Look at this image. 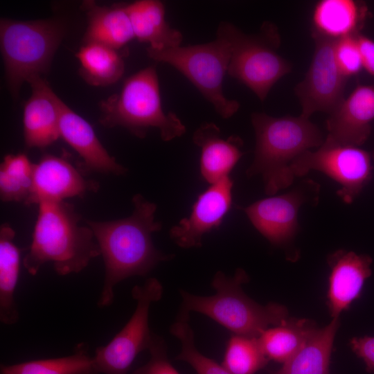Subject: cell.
<instances>
[{
    "label": "cell",
    "mask_w": 374,
    "mask_h": 374,
    "mask_svg": "<svg viewBox=\"0 0 374 374\" xmlns=\"http://www.w3.org/2000/svg\"><path fill=\"white\" fill-rule=\"evenodd\" d=\"M249 280L241 268L231 276L217 271L211 280L215 294L199 296L180 290L181 303L177 316L189 317L190 312H198L233 335L249 337H258L269 326L285 323L288 319L285 306L275 303L260 305L244 292L242 285Z\"/></svg>",
    "instance_id": "277c9868"
},
{
    "label": "cell",
    "mask_w": 374,
    "mask_h": 374,
    "mask_svg": "<svg viewBox=\"0 0 374 374\" xmlns=\"http://www.w3.org/2000/svg\"><path fill=\"white\" fill-rule=\"evenodd\" d=\"M98 188V182L86 179L64 158L45 154L34 163L32 190L26 204L63 202Z\"/></svg>",
    "instance_id": "5bb4252c"
},
{
    "label": "cell",
    "mask_w": 374,
    "mask_h": 374,
    "mask_svg": "<svg viewBox=\"0 0 374 374\" xmlns=\"http://www.w3.org/2000/svg\"><path fill=\"white\" fill-rule=\"evenodd\" d=\"M100 122L104 126H121L137 137L157 128L164 141L181 136L186 127L173 112L166 113L161 105L156 67L150 66L127 78L118 93L100 103Z\"/></svg>",
    "instance_id": "5b68a950"
},
{
    "label": "cell",
    "mask_w": 374,
    "mask_h": 374,
    "mask_svg": "<svg viewBox=\"0 0 374 374\" xmlns=\"http://www.w3.org/2000/svg\"><path fill=\"white\" fill-rule=\"evenodd\" d=\"M76 57L80 64L81 75L93 86L114 84L125 71V63L118 51L103 44L84 43Z\"/></svg>",
    "instance_id": "484cf974"
},
{
    "label": "cell",
    "mask_w": 374,
    "mask_h": 374,
    "mask_svg": "<svg viewBox=\"0 0 374 374\" xmlns=\"http://www.w3.org/2000/svg\"><path fill=\"white\" fill-rule=\"evenodd\" d=\"M1 374H98L86 346L78 345L74 353L66 357L36 359L19 364H1Z\"/></svg>",
    "instance_id": "4316f807"
},
{
    "label": "cell",
    "mask_w": 374,
    "mask_h": 374,
    "mask_svg": "<svg viewBox=\"0 0 374 374\" xmlns=\"http://www.w3.org/2000/svg\"><path fill=\"white\" fill-rule=\"evenodd\" d=\"M339 323V317L333 318L328 325L318 328L294 355L271 374H330L333 341Z\"/></svg>",
    "instance_id": "603a6c76"
},
{
    "label": "cell",
    "mask_w": 374,
    "mask_h": 374,
    "mask_svg": "<svg viewBox=\"0 0 374 374\" xmlns=\"http://www.w3.org/2000/svg\"><path fill=\"white\" fill-rule=\"evenodd\" d=\"M371 155H372V159L374 160V150H373V153H372Z\"/></svg>",
    "instance_id": "e575fe53"
},
{
    "label": "cell",
    "mask_w": 374,
    "mask_h": 374,
    "mask_svg": "<svg viewBox=\"0 0 374 374\" xmlns=\"http://www.w3.org/2000/svg\"><path fill=\"white\" fill-rule=\"evenodd\" d=\"M350 346L353 351L364 362L366 371L374 374V337H353Z\"/></svg>",
    "instance_id": "d6a6232c"
},
{
    "label": "cell",
    "mask_w": 374,
    "mask_h": 374,
    "mask_svg": "<svg viewBox=\"0 0 374 374\" xmlns=\"http://www.w3.org/2000/svg\"><path fill=\"white\" fill-rule=\"evenodd\" d=\"M131 215L116 220H86L98 244L105 264V278L97 302L99 308L109 306L114 299V288L122 280L132 276H144L159 262L173 254L157 249L152 235L159 231L161 223L155 220L157 205L141 194L132 199Z\"/></svg>",
    "instance_id": "6da1fadb"
},
{
    "label": "cell",
    "mask_w": 374,
    "mask_h": 374,
    "mask_svg": "<svg viewBox=\"0 0 374 374\" xmlns=\"http://www.w3.org/2000/svg\"><path fill=\"white\" fill-rule=\"evenodd\" d=\"M147 53L151 59L168 64L183 74L222 118H229L238 111L240 103L227 98L223 92L231 47L220 32L217 31L215 39L209 42L163 51L147 48Z\"/></svg>",
    "instance_id": "ba28073f"
},
{
    "label": "cell",
    "mask_w": 374,
    "mask_h": 374,
    "mask_svg": "<svg viewBox=\"0 0 374 374\" xmlns=\"http://www.w3.org/2000/svg\"><path fill=\"white\" fill-rule=\"evenodd\" d=\"M82 9L88 19L84 43H98L119 51L135 38L125 3L102 6L86 1Z\"/></svg>",
    "instance_id": "7402d4cb"
},
{
    "label": "cell",
    "mask_w": 374,
    "mask_h": 374,
    "mask_svg": "<svg viewBox=\"0 0 374 374\" xmlns=\"http://www.w3.org/2000/svg\"><path fill=\"white\" fill-rule=\"evenodd\" d=\"M134 37L149 44L147 48L163 51L181 46V33L166 20L165 6L158 0H140L125 3Z\"/></svg>",
    "instance_id": "ffe728a7"
},
{
    "label": "cell",
    "mask_w": 374,
    "mask_h": 374,
    "mask_svg": "<svg viewBox=\"0 0 374 374\" xmlns=\"http://www.w3.org/2000/svg\"><path fill=\"white\" fill-rule=\"evenodd\" d=\"M320 192V185L306 178L285 193L271 195L240 208L271 244L287 247L299 231L300 208L305 204L317 206Z\"/></svg>",
    "instance_id": "8fae6325"
},
{
    "label": "cell",
    "mask_w": 374,
    "mask_h": 374,
    "mask_svg": "<svg viewBox=\"0 0 374 374\" xmlns=\"http://www.w3.org/2000/svg\"><path fill=\"white\" fill-rule=\"evenodd\" d=\"M268 362L258 337L232 335L227 341L221 364L232 374H255Z\"/></svg>",
    "instance_id": "f1b7e54d"
},
{
    "label": "cell",
    "mask_w": 374,
    "mask_h": 374,
    "mask_svg": "<svg viewBox=\"0 0 374 374\" xmlns=\"http://www.w3.org/2000/svg\"><path fill=\"white\" fill-rule=\"evenodd\" d=\"M15 231L8 224L0 228V321L17 323L19 313L15 292L20 270V251L14 242Z\"/></svg>",
    "instance_id": "cb8c5ba5"
},
{
    "label": "cell",
    "mask_w": 374,
    "mask_h": 374,
    "mask_svg": "<svg viewBox=\"0 0 374 374\" xmlns=\"http://www.w3.org/2000/svg\"><path fill=\"white\" fill-rule=\"evenodd\" d=\"M233 181L230 177L211 184L195 202L188 217L170 231V238L184 249L200 247L203 236L218 229L231 208Z\"/></svg>",
    "instance_id": "4fadbf2b"
},
{
    "label": "cell",
    "mask_w": 374,
    "mask_h": 374,
    "mask_svg": "<svg viewBox=\"0 0 374 374\" xmlns=\"http://www.w3.org/2000/svg\"><path fill=\"white\" fill-rule=\"evenodd\" d=\"M34 163L24 154L6 155L0 167V197L3 202L26 204L32 190Z\"/></svg>",
    "instance_id": "83f0119b"
},
{
    "label": "cell",
    "mask_w": 374,
    "mask_h": 374,
    "mask_svg": "<svg viewBox=\"0 0 374 374\" xmlns=\"http://www.w3.org/2000/svg\"><path fill=\"white\" fill-rule=\"evenodd\" d=\"M368 15L363 2L354 0H321L313 10L312 33L338 40L360 33Z\"/></svg>",
    "instance_id": "44dd1931"
},
{
    "label": "cell",
    "mask_w": 374,
    "mask_h": 374,
    "mask_svg": "<svg viewBox=\"0 0 374 374\" xmlns=\"http://www.w3.org/2000/svg\"><path fill=\"white\" fill-rule=\"evenodd\" d=\"M148 350L149 361L132 374H180L168 358L167 345L163 337L154 334Z\"/></svg>",
    "instance_id": "1f68e13d"
},
{
    "label": "cell",
    "mask_w": 374,
    "mask_h": 374,
    "mask_svg": "<svg viewBox=\"0 0 374 374\" xmlns=\"http://www.w3.org/2000/svg\"><path fill=\"white\" fill-rule=\"evenodd\" d=\"M251 121L256 145L253 160L246 174L249 177L260 175L265 193L274 195L293 184L296 177L292 163L305 151L321 146L323 134L310 118L301 115L274 117L253 112Z\"/></svg>",
    "instance_id": "3957f363"
},
{
    "label": "cell",
    "mask_w": 374,
    "mask_h": 374,
    "mask_svg": "<svg viewBox=\"0 0 374 374\" xmlns=\"http://www.w3.org/2000/svg\"><path fill=\"white\" fill-rule=\"evenodd\" d=\"M60 135L83 160L87 170L122 175L127 169L109 155L93 127L62 100L60 103Z\"/></svg>",
    "instance_id": "ac0fdd59"
},
{
    "label": "cell",
    "mask_w": 374,
    "mask_h": 374,
    "mask_svg": "<svg viewBox=\"0 0 374 374\" xmlns=\"http://www.w3.org/2000/svg\"><path fill=\"white\" fill-rule=\"evenodd\" d=\"M80 220L73 206L64 201L39 204L29 251L23 260L30 274L36 275L46 262L61 276L79 273L100 256L92 230Z\"/></svg>",
    "instance_id": "7a4b0ae2"
},
{
    "label": "cell",
    "mask_w": 374,
    "mask_h": 374,
    "mask_svg": "<svg viewBox=\"0 0 374 374\" xmlns=\"http://www.w3.org/2000/svg\"><path fill=\"white\" fill-rule=\"evenodd\" d=\"M62 36V26L52 19H1V51L14 96L24 82L48 70Z\"/></svg>",
    "instance_id": "52a82bcc"
},
{
    "label": "cell",
    "mask_w": 374,
    "mask_h": 374,
    "mask_svg": "<svg viewBox=\"0 0 374 374\" xmlns=\"http://www.w3.org/2000/svg\"><path fill=\"white\" fill-rule=\"evenodd\" d=\"M163 288L156 278L134 286L132 296L136 308L123 328L106 345L97 348L93 356L98 374H128L137 355L148 350L154 333L149 326V312L152 303L159 301Z\"/></svg>",
    "instance_id": "9c48e42d"
},
{
    "label": "cell",
    "mask_w": 374,
    "mask_h": 374,
    "mask_svg": "<svg viewBox=\"0 0 374 374\" xmlns=\"http://www.w3.org/2000/svg\"><path fill=\"white\" fill-rule=\"evenodd\" d=\"M314 51L304 79L295 87L301 115L310 118L315 112L330 114L344 100L346 78L334 56L335 40L312 33Z\"/></svg>",
    "instance_id": "7c38bea8"
},
{
    "label": "cell",
    "mask_w": 374,
    "mask_h": 374,
    "mask_svg": "<svg viewBox=\"0 0 374 374\" xmlns=\"http://www.w3.org/2000/svg\"><path fill=\"white\" fill-rule=\"evenodd\" d=\"M189 320L190 317H177L170 328V332L179 339L181 344V351L175 359L188 363L196 374H232L196 348L194 332Z\"/></svg>",
    "instance_id": "f546056e"
},
{
    "label": "cell",
    "mask_w": 374,
    "mask_h": 374,
    "mask_svg": "<svg viewBox=\"0 0 374 374\" xmlns=\"http://www.w3.org/2000/svg\"><path fill=\"white\" fill-rule=\"evenodd\" d=\"M372 258L354 251L337 250L327 257L330 267L328 305L331 317L338 318L359 299L365 280L371 276Z\"/></svg>",
    "instance_id": "2e32d148"
},
{
    "label": "cell",
    "mask_w": 374,
    "mask_h": 374,
    "mask_svg": "<svg viewBox=\"0 0 374 374\" xmlns=\"http://www.w3.org/2000/svg\"><path fill=\"white\" fill-rule=\"evenodd\" d=\"M217 31L231 47L228 74L264 101L273 86L292 70L290 62L277 52L280 38L276 27L265 21L258 33L249 35L223 21Z\"/></svg>",
    "instance_id": "8992f818"
},
{
    "label": "cell",
    "mask_w": 374,
    "mask_h": 374,
    "mask_svg": "<svg viewBox=\"0 0 374 374\" xmlns=\"http://www.w3.org/2000/svg\"><path fill=\"white\" fill-rule=\"evenodd\" d=\"M193 142L201 150V176L210 185L229 177L244 154L241 138L232 135L224 139L220 129L212 122L203 123L197 127Z\"/></svg>",
    "instance_id": "d6986e66"
},
{
    "label": "cell",
    "mask_w": 374,
    "mask_h": 374,
    "mask_svg": "<svg viewBox=\"0 0 374 374\" xmlns=\"http://www.w3.org/2000/svg\"><path fill=\"white\" fill-rule=\"evenodd\" d=\"M363 69L374 78V40L359 33L356 35Z\"/></svg>",
    "instance_id": "836d02e7"
},
{
    "label": "cell",
    "mask_w": 374,
    "mask_h": 374,
    "mask_svg": "<svg viewBox=\"0 0 374 374\" xmlns=\"http://www.w3.org/2000/svg\"><path fill=\"white\" fill-rule=\"evenodd\" d=\"M317 328L310 320L288 318L285 323L264 330L258 341L269 360L284 364L294 355Z\"/></svg>",
    "instance_id": "d4e9b609"
},
{
    "label": "cell",
    "mask_w": 374,
    "mask_h": 374,
    "mask_svg": "<svg viewBox=\"0 0 374 374\" xmlns=\"http://www.w3.org/2000/svg\"><path fill=\"white\" fill-rule=\"evenodd\" d=\"M32 93L24 107V135L26 148H44L59 137L60 103L41 76L28 80Z\"/></svg>",
    "instance_id": "e0dca14e"
},
{
    "label": "cell",
    "mask_w": 374,
    "mask_h": 374,
    "mask_svg": "<svg viewBox=\"0 0 374 374\" xmlns=\"http://www.w3.org/2000/svg\"><path fill=\"white\" fill-rule=\"evenodd\" d=\"M372 155L359 147L339 143L326 136L315 150H308L291 164L295 177L311 170L321 172L340 185L337 191L346 204L352 203L372 177Z\"/></svg>",
    "instance_id": "30bf717a"
},
{
    "label": "cell",
    "mask_w": 374,
    "mask_h": 374,
    "mask_svg": "<svg viewBox=\"0 0 374 374\" xmlns=\"http://www.w3.org/2000/svg\"><path fill=\"white\" fill-rule=\"evenodd\" d=\"M334 56L340 72L346 79L357 75L363 69L356 35L336 40Z\"/></svg>",
    "instance_id": "4dcf8cb0"
},
{
    "label": "cell",
    "mask_w": 374,
    "mask_h": 374,
    "mask_svg": "<svg viewBox=\"0 0 374 374\" xmlns=\"http://www.w3.org/2000/svg\"><path fill=\"white\" fill-rule=\"evenodd\" d=\"M374 120V85L359 84L326 120L327 137L359 147L368 139Z\"/></svg>",
    "instance_id": "9a60e30c"
}]
</instances>
